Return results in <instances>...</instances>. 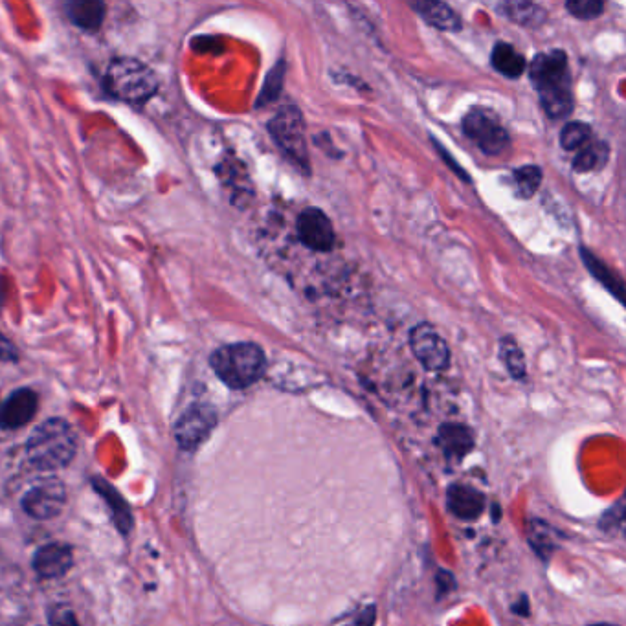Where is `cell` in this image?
<instances>
[{
    "mask_svg": "<svg viewBox=\"0 0 626 626\" xmlns=\"http://www.w3.org/2000/svg\"><path fill=\"white\" fill-rule=\"evenodd\" d=\"M566 8L577 19L592 21L603 13L604 4L601 0H570L566 2Z\"/></svg>",
    "mask_w": 626,
    "mask_h": 626,
    "instance_id": "d4e9b609",
    "label": "cell"
},
{
    "mask_svg": "<svg viewBox=\"0 0 626 626\" xmlns=\"http://www.w3.org/2000/svg\"><path fill=\"white\" fill-rule=\"evenodd\" d=\"M439 443L450 456H465L472 447V434L463 425H443L439 430Z\"/></svg>",
    "mask_w": 626,
    "mask_h": 626,
    "instance_id": "ac0fdd59",
    "label": "cell"
},
{
    "mask_svg": "<svg viewBox=\"0 0 626 626\" xmlns=\"http://www.w3.org/2000/svg\"><path fill=\"white\" fill-rule=\"evenodd\" d=\"M529 78L549 118L560 120L570 116L573 111V92L568 56L562 50H551L535 56L529 67Z\"/></svg>",
    "mask_w": 626,
    "mask_h": 626,
    "instance_id": "6da1fadb",
    "label": "cell"
},
{
    "mask_svg": "<svg viewBox=\"0 0 626 626\" xmlns=\"http://www.w3.org/2000/svg\"><path fill=\"white\" fill-rule=\"evenodd\" d=\"M581 258L584 259L586 267H588V270L592 272L593 276H595L597 280L601 281L608 291H612V294L617 296V300H621V294H623V283L615 278L614 274H612V270L606 269L603 261L595 258V256H592L586 248H581Z\"/></svg>",
    "mask_w": 626,
    "mask_h": 626,
    "instance_id": "44dd1931",
    "label": "cell"
},
{
    "mask_svg": "<svg viewBox=\"0 0 626 626\" xmlns=\"http://www.w3.org/2000/svg\"><path fill=\"white\" fill-rule=\"evenodd\" d=\"M592 142V129L588 123L570 122L560 133V144L566 151H581Z\"/></svg>",
    "mask_w": 626,
    "mask_h": 626,
    "instance_id": "7402d4cb",
    "label": "cell"
},
{
    "mask_svg": "<svg viewBox=\"0 0 626 626\" xmlns=\"http://www.w3.org/2000/svg\"><path fill=\"white\" fill-rule=\"evenodd\" d=\"M283 68L285 63H278V67L270 72L269 79L265 83V89L258 98V105H269L270 101L276 100L280 96L281 83H283Z\"/></svg>",
    "mask_w": 626,
    "mask_h": 626,
    "instance_id": "484cf974",
    "label": "cell"
},
{
    "mask_svg": "<svg viewBox=\"0 0 626 626\" xmlns=\"http://www.w3.org/2000/svg\"><path fill=\"white\" fill-rule=\"evenodd\" d=\"M410 347L428 371H445L450 364V349L434 325H415L410 331Z\"/></svg>",
    "mask_w": 626,
    "mask_h": 626,
    "instance_id": "52a82bcc",
    "label": "cell"
},
{
    "mask_svg": "<svg viewBox=\"0 0 626 626\" xmlns=\"http://www.w3.org/2000/svg\"><path fill=\"white\" fill-rule=\"evenodd\" d=\"M498 12H502V15L511 19L513 23L531 26V28H537L546 19L544 10L533 2H505L498 6Z\"/></svg>",
    "mask_w": 626,
    "mask_h": 626,
    "instance_id": "e0dca14e",
    "label": "cell"
},
{
    "mask_svg": "<svg viewBox=\"0 0 626 626\" xmlns=\"http://www.w3.org/2000/svg\"><path fill=\"white\" fill-rule=\"evenodd\" d=\"M76 454V434L63 419L37 426L28 441V458L37 470L63 469Z\"/></svg>",
    "mask_w": 626,
    "mask_h": 626,
    "instance_id": "3957f363",
    "label": "cell"
},
{
    "mask_svg": "<svg viewBox=\"0 0 626 626\" xmlns=\"http://www.w3.org/2000/svg\"><path fill=\"white\" fill-rule=\"evenodd\" d=\"M608 157H610V147L604 142H590L577 153V157L573 160V169L579 173H590L595 169L604 168Z\"/></svg>",
    "mask_w": 626,
    "mask_h": 626,
    "instance_id": "d6986e66",
    "label": "cell"
},
{
    "mask_svg": "<svg viewBox=\"0 0 626 626\" xmlns=\"http://www.w3.org/2000/svg\"><path fill=\"white\" fill-rule=\"evenodd\" d=\"M491 63L505 78L518 79L526 70V59L509 43H498L492 48Z\"/></svg>",
    "mask_w": 626,
    "mask_h": 626,
    "instance_id": "2e32d148",
    "label": "cell"
},
{
    "mask_svg": "<svg viewBox=\"0 0 626 626\" xmlns=\"http://www.w3.org/2000/svg\"><path fill=\"white\" fill-rule=\"evenodd\" d=\"M412 10L419 13L421 19L434 26L441 32H458L461 28V19L458 13L454 12L448 4L443 2H432V0H417L410 2Z\"/></svg>",
    "mask_w": 626,
    "mask_h": 626,
    "instance_id": "5bb4252c",
    "label": "cell"
},
{
    "mask_svg": "<svg viewBox=\"0 0 626 626\" xmlns=\"http://www.w3.org/2000/svg\"><path fill=\"white\" fill-rule=\"evenodd\" d=\"M72 551L65 544H48L35 553L34 570L45 579H56L72 568Z\"/></svg>",
    "mask_w": 626,
    "mask_h": 626,
    "instance_id": "4fadbf2b",
    "label": "cell"
},
{
    "mask_svg": "<svg viewBox=\"0 0 626 626\" xmlns=\"http://www.w3.org/2000/svg\"><path fill=\"white\" fill-rule=\"evenodd\" d=\"M103 87L116 100L140 105L157 94L158 79L142 61L133 57H116L105 70Z\"/></svg>",
    "mask_w": 626,
    "mask_h": 626,
    "instance_id": "277c9868",
    "label": "cell"
},
{
    "mask_svg": "<svg viewBox=\"0 0 626 626\" xmlns=\"http://www.w3.org/2000/svg\"><path fill=\"white\" fill-rule=\"evenodd\" d=\"M65 504V487L59 480L41 481L32 487L23 498L24 511L34 518H54L61 513Z\"/></svg>",
    "mask_w": 626,
    "mask_h": 626,
    "instance_id": "30bf717a",
    "label": "cell"
},
{
    "mask_svg": "<svg viewBox=\"0 0 626 626\" xmlns=\"http://www.w3.org/2000/svg\"><path fill=\"white\" fill-rule=\"evenodd\" d=\"M217 423L215 410L206 404H195L184 412L177 423V441L184 450H195L206 437L210 436Z\"/></svg>",
    "mask_w": 626,
    "mask_h": 626,
    "instance_id": "ba28073f",
    "label": "cell"
},
{
    "mask_svg": "<svg viewBox=\"0 0 626 626\" xmlns=\"http://www.w3.org/2000/svg\"><path fill=\"white\" fill-rule=\"evenodd\" d=\"M65 8L68 19L83 30H98L105 19V4L98 0H74Z\"/></svg>",
    "mask_w": 626,
    "mask_h": 626,
    "instance_id": "9a60e30c",
    "label": "cell"
},
{
    "mask_svg": "<svg viewBox=\"0 0 626 626\" xmlns=\"http://www.w3.org/2000/svg\"><path fill=\"white\" fill-rule=\"evenodd\" d=\"M270 135L281 151L291 158L294 164L309 173V153L305 144V122L298 107L289 105L278 111L270 120Z\"/></svg>",
    "mask_w": 626,
    "mask_h": 626,
    "instance_id": "5b68a950",
    "label": "cell"
},
{
    "mask_svg": "<svg viewBox=\"0 0 626 626\" xmlns=\"http://www.w3.org/2000/svg\"><path fill=\"white\" fill-rule=\"evenodd\" d=\"M516 190L518 195L524 199H531L537 193L540 184H542V169L538 166H524V168L516 169L513 173Z\"/></svg>",
    "mask_w": 626,
    "mask_h": 626,
    "instance_id": "603a6c76",
    "label": "cell"
},
{
    "mask_svg": "<svg viewBox=\"0 0 626 626\" xmlns=\"http://www.w3.org/2000/svg\"><path fill=\"white\" fill-rule=\"evenodd\" d=\"M373 621H375V608L369 606L368 610H364L357 619H353L347 626H373Z\"/></svg>",
    "mask_w": 626,
    "mask_h": 626,
    "instance_id": "f1b7e54d",
    "label": "cell"
},
{
    "mask_svg": "<svg viewBox=\"0 0 626 626\" xmlns=\"http://www.w3.org/2000/svg\"><path fill=\"white\" fill-rule=\"evenodd\" d=\"M593 626H615V625H606V623H603V625H593Z\"/></svg>",
    "mask_w": 626,
    "mask_h": 626,
    "instance_id": "f546056e",
    "label": "cell"
},
{
    "mask_svg": "<svg viewBox=\"0 0 626 626\" xmlns=\"http://www.w3.org/2000/svg\"><path fill=\"white\" fill-rule=\"evenodd\" d=\"M215 375L232 390H245L265 375L267 357L252 342L219 347L210 358Z\"/></svg>",
    "mask_w": 626,
    "mask_h": 626,
    "instance_id": "7a4b0ae2",
    "label": "cell"
},
{
    "mask_svg": "<svg viewBox=\"0 0 626 626\" xmlns=\"http://www.w3.org/2000/svg\"><path fill=\"white\" fill-rule=\"evenodd\" d=\"M502 360L505 362L507 371L515 377V379H524L526 377V358L522 349L518 347L513 338H504L502 340Z\"/></svg>",
    "mask_w": 626,
    "mask_h": 626,
    "instance_id": "cb8c5ba5",
    "label": "cell"
},
{
    "mask_svg": "<svg viewBox=\"0 0 626 626\" xmlns=\"http://www.w3.org/2000/svg\"><path fill=\"white\" fill-rule=\"evenodd\" d=\"M50 626H79L74 612L67 606H57L50 612Z\"/></svg>",
    "mask_w": 626,
    "mask_h": 626,
    "instance_id": "4316f807",
    "label": "cell"
},
{
    "mask_svg": "<svg viewBox=\"0 0 626 626\" xmlns=\"http://www.w3.org/2000/svg\"><path fill=\"white\" fill-rule=\"evenodd\" d=\"M298 237L303 245L316 252H329L335 246V228L329 217L318 208H307L296 223Z\"/></svg>",
    "mask_w": 626,
    "mask_h": 626,
    "instance_id": "9c48e42d",
    "label": "cell"
},
{
    "mask_svg": "<svg viewBox=\"0 0 626 626\" xmlns=\"http://www.w3.org/2000/svg\"><path fill=\"white\" fill-rule=\"evenodd\" d=\"M463 131L489 157L502 155L511 142L498 114L485 107L470 109L463 118Z\"/></svg>",
    "mask_w": 626,
    "mask_h": 626,
    "instance_id": "8992f818",
    "label": "cell"
},
{
    "mask_svg": "<svg viewBox=\"0 0 626 626\" xmlns=\"http://www.w3.org/2000/svg\"><path fill=\"white\" fill-rule=\"evenodd\" d=\"M94 487H96L101 496H103V500L111 505L112 515H114L118 529H120L122 533H129V529L133 526V520H131V511L127 509V504L123 502L122 496L114 491L111 485L105 483V481H94Z\"/></svg>",
    "mask_w": 626,
    "mask_h": 626,
    "instance_id": "ffe728a7",
    "label": "cell"
},
{
    "mask_svg": "<svg viewBox=\"0 0 626 626\" xmlns=\"http://www.w3.org/2000/svg\"><path fill=\"white\" fill-rule=\"evenodd\" d=\"M19 358L17 347L0 333V362H15Z\"/></svg>",
    "mask_w": 626,
    "mask_h": 626,
    "instance_id": "83f0119b",
    "label": "cell"
},
{
    "mask_svg": "<svg viewBox=\"0 0 626 626\" xmlns=\"http://www.w3.org/2000/svg\"><path fill=\"white\" fill-rule=\"evenodd\" d=\"M448 509L459 520H476L485 509V496L470 485H452L447 494Z\"/></svg>",
    "mask_w": 626,
    "mask_h": 626,
    "instance_id": "7c38bea8",
    "label": "cell"
},
{
    "mask_svg": "<svg viewBox=\"0 0 626 626\" xmlns=\"http://www.w3.org/2000/svg\"><path fill=\"white\" fill-rule=\"evenodd\" d=\"M37 412V395L28 388L13 392L0 408V428L13 430L32 421Z\"/></svg>",
    "mask_w": 626,
    "mask_h": 626,
    "instance_id": "8fae6325",
    "label": "cell"
}]
</instances>
